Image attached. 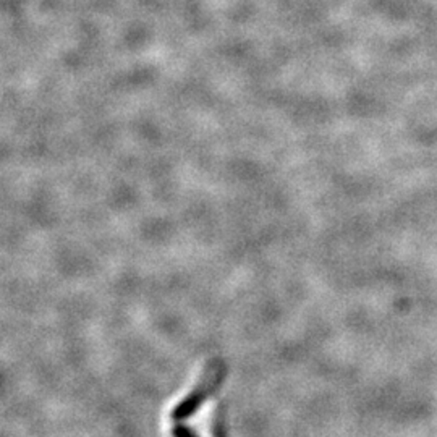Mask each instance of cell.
<instances>
[{
    "instance_id": "1",
    "label": "cell",
    "mask_w": 437,
    "mask_h": 437,
    "mask_svg": "<svg viewBox=\"0 0 437 437\" xmlns=\"http://www.w3.org/2000/svg\"><path fill=\"white\" fill-rule=\"evenodd\" d=\"M226 373H227L226 363H223L222 359H212V362L204 368L203 376H201L199 382L196 384L195 389L191 390L190 395L185 397L183 400L175 407V410L172 412L173 421L187 419L191 414L198 412L201 403H203L207 397H211V393L222 384L223 378H226Z\"/></svg>"
},
{
    "instance_id": "2",
    "label": "cell",
    "mask_w": 437,
    "mask_h": 437,
    "mask_svg": "<svg viewBox=\"0 0 437 437\" xmlns=\"http://www.w3.org/2000/svg\"><path fill=\"white\" fill-rule=\"evenodd\" d=\"M173 437H198L188 428H173Z\"/></svg>"
}]
</instances>
